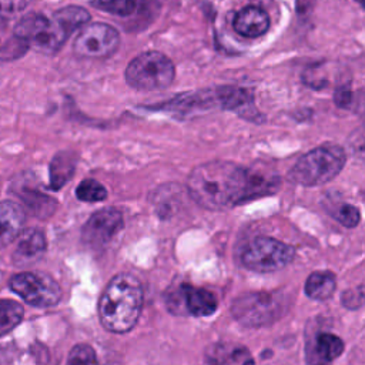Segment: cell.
<instances>
[{"label": "cell", "mask_w": 365, "mask_h": 365, "mask_svg": "<svg viewBox=\"0 0 365 365\" xmlns=\"http://www.w3.org/2000/svg\"><path fill=\"white\" fill-rule=\"evenodd\" d=\"M127 83L144 91H154L167 88L174 77V63L160 51H144L134 57L125 68Z\"/></svg>", "instance_id": "4"}, {"label": "cell", "mask_w": 365, "mask_h": 365, "mask_svg": "<svg viewBox=\"0 0 365 365\" xmlns=\"http://www.w3.org/2000/svg\"><path fill=\"white\" fill-rule=\"evenodd\" d=\"M355 1H356L359 6H364V0H355Z\"/></svg>", "instance_id": "27"}, {"label": "cell", "mask_w": 365, "mask_h": 365, "mask_svg": "<svg viewBox=\"0 0 365 365\" xmlns=\"http://www.w3.org/2000/svg\"><path fill=\"white\" fill-rule=\"evenodd\" d=\"M76 168V157L73 153H58L50 164V187L61 188L73 175Z\"/></svg>", "instance_id": "17"}, {"label": "cell", "mask_w": 365, "mask_h": 365, "mask_svg": "<svg viewBox=\"0 0 365 365\" xmlns=\"http://www.w3.org/2000/svg\"><path fill=\"white\" fill-rule=\"evenodd\" d=\"M51 19L67 34V37H70V34L74 30H77L88 23L90 13L86 9L78 7V6H67V7L57 10Z\"/></svg>", "instance_id": "16"}, {"label": "cell", "mask_w": 365, "mask_h": 365, "mask_svg": "<svg viewBox=\"0 0 365 365\" xmlns=\"http://www.w3.org/2000/svg\"><path fill=\"white\" fill-rule=\"evenodd\" d=\"M143 308V287L130 274L114 277L104 289L98 315L101 325L110 332H128L137 322Z\"/></svg>", "instance_id": "2"}, {"label": "cell", "mask_w": 365, "mask_h": 365, "mask_svg": "<svg viewBox=\"0 0 365 365\" xmlns=\"http://www.w3.org/2000/svg\"><path fill=\"white\" fill-rule=\"evenodd\" d=\"M335 101H336V104H338L339 107H346L348 103L351 101V93H349V90H346V88H339V90L336 91V94H335Z\"/></svg>", "instance_id": "26"}, {"label": "cell", "mask_w": 365, "mask_h": 365, "mask_svg": "<svg viewBox=\"0 0 365 365\" xmlns=\"http://www.w3.org/2000/svg\"><path fill=\"white\" fill-rule=\"evenodd\" d=\"M76 197L80 201H86V202H97V201H103L107 198V190L103 184H100L98 181L93 180V178H86L83 180L77 188H76Z\"/></svg>", "instance_id": "20"}, {"label": "cell", "mask_w": 365, "mask_h": 365, "mask_svg": "<svg viewBox=\"0 0 365 365\" xmlns=\"http://www.w3.org/2000/svg\"><path fill=\"white\" fill-rule=\"evenodd\" d=\"M23 308L13 299H0V336L9 334L20 324Z\"/></svg>", "instance_id": "19"}, {"label": "cell", "mask_w": 365, "mask_h": 365, "mask_svg": "<svg viewBox=\"0 0 365 365\" xmlns=\"http://www.w3.org/2000/svg\"><path fill=\"white\" fill-rule=\"evenodd\" d=\"M27 3L29 0H0V24H4L20 14Z\"/></svg>", "instance_id": "24"}, {"label": "cell", "mask_w": 365, "mask_h": 365, "mask_svg": "<svg viewBox=\"0 0 365 365\" xmlns=\"http://www.w3.org/2000/svg\"><path fill=\"white\" fill-rule=\"evenodd\" d=\"M335 275L328 271L312 272L305 282V294L312 299H328L335 291Z\"/></svg>", "instance_id": "18"}, {"label": "cell", "mask_w": 365, "mask_h": 365, "mask_svg": "<svg viewBox=\"0 0 365 365\" xmlns=\"http://www.w3.org/2000/svg\"><path fill=\"white\" fill-rule=\"evenodd\" d=\"M120 44L118 31L106 23H91L81 29L74 40V53L86 58H106L115 53Z\"/></svg>", "instance_id": "9"}, {"label": "cell", "mask_w": 365, "mask_h": 365, "mask_svg": "<svg viewBox=\"0 0 365 365\" xmlns=\"http://www.w3.org/2000/svg\"><path fill=\"white\" fill-rule=\"evenodd\" d=\"M24 202L33 210V212L38 217H47L53 214L56 208V201L47 195H43L41 192L30 191L23 195Z\"/></svg>", "instance_id": "22"}, {"label": "cell", "mask_w": 365, "mask_h": 365, "mask_svg": "<svg viewBox=\"0 0 365 365\" xmlns=\"http://www.w3.org/2000/svg\"><path fill=\"white\" fill-rule=\"evenodd\" d=\"M93 6L114 16L127 17L135 13L138 0H94Z\"/></svg>", "instance_id": "21"}, {"label": "cell", "mask_w": 365, "mask_h": 365, "mask_svg": "<svg viewBox=\"0 0 365 365\" xmlns=\"http://www.w3.org/2000/svg\"><path fill=\"white\" fill-rule=\"evenodd\" d=\"M187 187L198 205L217 211L271 194L277 180L228 161H210L190 173Z\"/></svg>", "instance_id": "1"}, {"label": "cell", "mask_w": 365, "mask_h": 365, "mask_svg": "<svg viewBox=\"0 0 365 365\" xmlns=\"http://www.w3.org/2000/svg\"><path fill=\"white\" fill-rule=\"evenodd\" d=\"M123 227V215L115 208H103L94 212L83 227L81 238L91 247L107 244Z\"/></svg>", "instance_id": "10"}, {"label": "cell", "mask_w": 365, "mask_h": 365, "mask_svg": "<svg viewBox=\"0 0 365 365\" xmlns=\"http://www.w3.org/2000/svg\"><path fill=\"white\" fill-rule=\"evenodd\" d=\"M14 36L26 46L46 54L58 51L67 40V34L53 19L38 13H29L21 17L14 27Z\"/></svg>", "instance_id": "5"}, {"label": "cell", "mask_w": 365, "mask_h": 365, "mask_svg": "<svg viewBox=\"0 0 365 365\" xmlns=\"http://www.w3.org/2000/svg\"><path fill=\"white\" fill-rule=\"evenodd\" d=\"M170 311L174 307H181L184 314L192 317H208L217 309V298L205 288H195L191 285H182L177 294L168 297Z\"/></svg>", "instance_id": "11"}, {"label": "cell", "mask_w": 365, "mask_h": 365, "mask_svg": "<svg viewBox=\"0 0 365 365\" xmlns=\"http://www.w3.org/2000/svg\"><path fill=\"white\" fill-rule=\"evenodd\" d=\"M335 218L345 227L348 228H352V227H356L359 220H361V214H359V210L355 207V205H351V204H344L341 205L336 212H335Z\"/></svg>", "instance_id": "25"}, {"label": "cell", "mask_w": 365, "mask_h": 365, "mask_svg": "<svg viewBox=\"0 0 365 365\" xmlns=\"http://www.w3.org/2000/svg\"><path fill=\"white\" fill-rule=\"evenodd\" d=\"M234 30L247 38H257L269 29V17L265 10L257 6H247L241 9L232 21Z\"/></svg>", "instance_id": "12"}, {"label": "cell", "mask_w": 365, "mask_h": 365, "mask_svg": "<svg viewBox=\"0 0 365 365\" xmlns=\"http://www.w3.org/2000/svg\"><path fill=\"white\" fill-rule=\"evenodd\" d=\"M67 365H97L96 351L87 344H78L71 348Z\"/></svg>", "instance_id": "23"}, {"label": "cell", "mask_w": 365, "mask_h": 365, "mask_svg": "<svg viewBox=\"0 0 365 365\" xmlns=\"http://www.w3.org/2000/svg\"><path fill=\"white\" fill-rule=\"evenodd\" d=\"M295 255V250L271 237L254 238L242 251V265L255 272H274L288 265Z\"/></svg>", "instance_id": "7"}, {"label": "cell", "mask_w": 365, "mask_h": 365, "mask_svg": "<svg viewBox=\"0 0 365 365\" xmlns=\"http://www.w3.org/2000/svg\"><path fill=\"white\" fill-rule=\"evenodd\" d=\"M26 214L14 201H0V248L13 242L23 231Z\"/></svg>", "instance_id": "13"}, {"label": "cell", "mask_w": 365, "mask_h": 365, "mask_svg": "<svg viewBox=\"0 0 365 365\" xmlns=\"http://www.w3.org/2000/svg\"><path fill=\"white\" fill-rule=\"evenodd\" d=\"M345 151L336 144L319 145L301 155L288 173V180L304 187H317L334 180L345 165Z\"/></svg>", "instance_id": "3"}, {"label": "cell", "mask_w": 365, "mask_h": 365, "mask_svg": "<svg viewBox=\"0 0 365 365\" xmlns=\"http://www.w3.org/2000/svg\"><path fill=\"white\" fill-rule=\"evenodd\" d=\"M344 351V342L334 334L321 332L314 341V346L307 354L308 365H327L338 358Z\"/></svg>", "instance_id": "15"}, {"label": "cell", "mask_w": 365, "mask_h": 365, "mask_svg": "<svg viewBox=\"0 0 365 365\" xmlns=\"http://www.w3.org/2000/svg\"><path fill=\"white\" fill-rule=\"evenodd\" d=\"M285 312V297L274 292H250L232 304V315L245 327H262Z\"/></svg>", "instance_id": "6"}, {"label": "cell", "mask_w": 365, "mask_h": 365, "mask_svg": "<svg viewBox=\"0 0 365 365\" xmlns=\"http://www.w3.org/2000/svg\"><path fill=\"white\" fill-rule=\"evenodd\" d=\"M10 288L27 304L40 308L57 304L61 297V289L58 284L47 274H17L10 279Z\"/></svg>", "instance_id": "8"}, {"label": "cell", "mask_w": 365, "mask_h": 365, "mask_svg": "<svg viewBox=\"0 0 365 365\" xmlns=\"http://www.w3.org/2000/svg\"><path fill=\"white\" fill-rule=\"evenodd\" d=\"M46 250V238L40 230L29 228L17 237L14 261L19 264H31L38 259Z\"/></svg>", "instance_id": "14"}]
</instances>
